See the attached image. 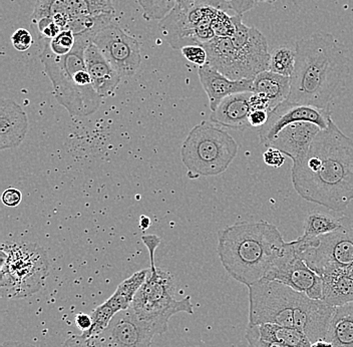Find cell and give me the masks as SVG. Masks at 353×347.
Segmentation results:
<instances>
[{"mask_svg": "<svg viewBox=\"0 0 353 347\" xmlns=\"http://www.w3.org/2000/svg\"><path fill=\"white\" fill-rule=\"evenodd\" d=\"M298 195L308 202L343 212L353 200V141L332 119L291 168Z\"/></svg>", "mask_w": 353, "mask_h": 347, "instance_id": "obj_1", "label": "cell"}, {"mask_svg": "<svg viewBox=\"0 0 353 347\" xmlns=\"http://www.w3.org/2000/svg\"><path fill=\"white\" fill-rule=\"evenodd\" d=\"M288 103L330 112V103L344 90L350 61L333 35L315 32L297 41Z\"/></svg>", "mask_w": 353, "mask_h": 347, "instance_id": "obj_2", "label": "cell"}, {"mask_svg": "<svg viewBox=\"0 0 353 347\" xmlns=\"http://www.w3.org/2000/svg\"><path fill=\"white\" fill-rule=\"evenodd\" d=\"M286 242L266 221L238 222L218 232V255L227 273L247 287L265 278Z\"/></svg>", "mask_w": 353, "mask_h": 347, "instance_id": "obj_3", "label": "cell"}, {"mask_svg": "<svg viewBox=\"0 0 353 347\" xmlns=\"http://www.w3.org/2000/svg\"><path fill=\"white\" fill-rule=\"evenodd\" d=\"M143 244L149 251L151 268L147 279L139 289L131 308L139 318L149 324L157 335L167 333L172 316L185 313L193 315L194 306L191 296L183 299L174 298V276L165 269L157 268L154 265V252L161 243L157 235H145Z\"/></svg>", "mask_w": 353, "mask_h": 347, "instance_id": "obj_4", "label": "cell"}, {"mask_svg": "<svg viewBox=\"0 0 353 347\" xmlns=\"http://www.w3.org/2000/svg\"><path fill=\"white\" fill-rule=\"evenodd\" d=\"M74 35L76 46L70 54L57 57L46 44L39 59L52 81L57 103L65 108L70 117H87L99 109L103 99L98 92H85L74 83L77 72L87 68L85 54L92 39L88 33Z\"/></svg>", "mask_w": 353, "mask_h": 347, "instance_id": "obj_5", "label": "cell"}, {"mask_svg": "<svg viewBox=\"0 0 353 347\" xmlns=\"http://www.w3.org/2000/svg\"><path fill=\"white\" fill-rule=\"evenodd\" d=\"M237 154L238 143L233 137L208 121L191 130L181 149L191 180L224 173Z\"/></svg>", "mask_w": 353, "mask_h": 347, "instance_id": "obj_6", "label": "cell"}, {"mask_svg": "<svg viewBox=\"0 0 353 347\" xmlns=\"http://www.w3.org/2000/svg\"><path fill=\"white\" fill-rule=\"evenodd\" d=\"M48 257L32 243L2 245L1 293L6 297H26L37 293L48 274Z\"/></svg>", "mask_w": 353, "mask_h": 347, "instance_id": "obj_7", "label": "cell"}, {"mask_svg": "<svg viewBox=\"0 0 353 347\" xmlns=\"http://www.w3.org/2000/svg\"><path fill=\"white\" fill-rule=\"evenodd\" d=\"M249 289V324L294 327L295 310L302 293L276 280L262 278Z\"/></svg>", "mask_w": 353, "mask_h": 347, "instance_id": "obj_8", "label": "cell"}, {"mask_svg": "<svg viewBox=\"0 0 353 347\" xmlns=\"http://www.w3.org/2000/svg\"><path fill=\"white\" fill-rule=\"evenodd\" d=\"M294 241L302 259L321 276L328 269L353 262V219L342 216L341 225L334 231L312 240Z\"/></svg>", "mask_w": 353, "mask_h": 347, "instance_id": "obj_9", "label": "cell"}, {"mask_svg": "<svg viewBox=\"0 0 353 347\" xmlns=\"http://www.w3.org/2000/svg\"><path fill=\"white\" fill-rule=\"evenodd\" d=\"M218 10H229L224 0H194L178 2L174 10L159 23V30L174 50L188 46H200L197 28L206 19H212Z\"/></svg>", "mask_w": 353, "mask_h": 347, "instance_id": "obj_10", "label": "cell"}, {"mask_svg": "<svg viewBox=\"0 0 353 347\" xmlns=\"http://www.w3.org/2000/svg\"><path fill=\"white\" fill-rule=\"evenodd\" d=\"M265 278L283 283L313 299L322 300V277L302 259L294 241L286 242Z\"/></svg>", "mask_w": 353, "mask_h": 347, "instance_id": "obj_11", "label": "cell"}, {"mask_svg": "<svg viewBox=\"0 0 353 347\" xmlns=\"http://www.w3.org/2000/svg\"><path fill=\"white\" fill-rule=\"evenodd\" d=\"M92 43L98 46L121 79L138 72L142 63L140 43L119 26L112 23L105 26L92 37Z\"/></svg>", "mask_w": 353, "mask_h": 347, "instance_id": "obj_12", "label": "cell"}, {"mask_svg": "<svg viewBox=\"0 0 353 347\" xmlns=\"http://www.w3.org/2000/svg\"><path fill=\"white\" fill-rule=\"evenodd\" d=\"M243 15H234L236 30L230 37L237 52L245 79H253L260 72L269 70V54L266 37L257 28H249L242 21Z\"/></svg>", "mask_w": 353, "mask_h": 347, "instance_id": "obj_13", "label": "cell"}, {"mask_svg": "<svg viewBox=\"0 0 353 347\" xmlns=\"http://www.w3.org/2000/svg\"><path fill=\"white\" fill-rule=\"evenodd\" d=\"M156 331L131 307L112 317L109 326L97 335L101 347H152Z\"/></svg>", "mask_w": 353, "mask_h": 347, "instance_id": "obj_14", "label": "cell"}, {"mask_svg": "<svg viewBox=\"0 0 353 347\" xmlns=\"http://www.w3.org/2000/svg\"><path fill=\"white\" fill-rule=\"evenodd\" d=\"M330 119L331 112L328 110L283 101L269 112L268 121L263 127L260 128V143L267 147L280 130L298 121H307L319 126L321 130L326 129Z\"/></svg>", "mask_w": 353, "mask_h": 347, "instance_id": "obj_15", "label": "cell"}, {"mask_svg": "<svg viewBox=\"0 0 353 347\" xmlns=\"http://www.w3.org/2000/svg\"><path fill=\"white\" fill-rule=\"evenodd\" d=\"M149 272L150 269H143L123 280L109 299L92 311L90 315L92 318V328L88 333H83V337H92L101 335L109 326L117 313L129 309L139 289L147 279Z\"/></svg>", "mask_w": 353, "mask_h": 347, "instance_id": "obj_16", "label": "cell"}, {"mask_svg": "<svg viewBox=\"0 0 353 347\" xmlns=\"http://www.w3.org/2000/svg\"><path fill=\"white\" fill-rule=\"evenodd\" d=\"M320 130L319 126L307 121L290 123L280 130L267 147L279 150L294 163L308 152Z\"/></svg>", "mask_w": 353, "mask_h": 347, "instance_id": "obj_17", "label": "cell"}, {"mask_svg": "<svg viewBox=\"0 0 353 347\" xmlns=\"http://www.w3.org/2000/svg\"><path fill=\"white\" fill-rule=\"evenodd\" d=\"M198 76L201 85L208 97L212 112L217 109L221 101L227 97L239 92H252L253 79L233 81L221 74L209 63L199 66Z\"/></svg>", "mask_w": 353, "mask_h": 347, "instance_id": "obj_18", "label": "cell"}, {"mask_svg": "<svg viewBox=\"0 0 353 347\" xmlns=\"http://www.w3.org/2000/svg\"><path fill=\"white\" fill-rule=\"evenodd\" d=\"M28 119L26 112L12 99H2L0 105V150L19 147L26 139Z\"/></svg>", "mask_w": 353, "mask_h": 347, "instance_id": "obj_19", "label": "cell"}, {"mask_svg": "<svg viewBox=\"0 0 353 347\" xmlns=\"http://www.w3.org/2000/svg\"><path fill=\"white\" fill-rule=\"evenodd\" d=\"M252 92H239L227 97L217 109L212 112L210 121L216 125L233 130H246L250 127L249 116L252 112L250 99Z\"/></svg>", "mask_w": 353, "mask_h": 347, "instance_id": "obj_20", "label": "cell"}, {"mask_svg": "<svg viewBox=\"0 0 353 347\" xmlns=\"http://www.w3.org/2000/svg\"><path fill=\"white\" fill-rule=\"evenodd\" d=\"M85 66L92 79V87L101 99L114 94L121 77L96 44L90 43L85 54Z\"/></svg>", "mask_w": 353, "mask_h": 347, "instance_id": "obj_21", "label": "cell"}, {"mask_svg": "<svg viewBox=\"0 0 353 347\" xmlns=\"http://www.w3.org/2000/svg\"><path fill=\"white\" fill-rule=\"evenodd\" d=\"M322 300L333 307L353 302V262L328 269L321 275Z\"/></svg>", "mask_w": 353, "mask_h": 347, "instance_id": "obj_22", "label": "cell"}, {"mask_svg": "<svg viewBox=\"0 0 353 347\" xmlns=\"http://www.w3.org/2000/svg\"><path fill=\"white\" fill-rule=\"evenodd\" d=\"M208 54V63L214 68L233 81H241L244 74L235 46L230 37H214L208 43H203Z\"/></svg>", "mask_w": 353, "mask_h": 347, "instance_id": "obj_23", "label": "cell"}, {"mask_svg": "<svg viewBox=\"0 0 353 347\" xmlns=\"http://www.w3.org/2000/svg\"><path fill=\"white\" fill-rule=\"evenodd\" d=\"M291 77L275 74L270 70L260 72L253 79L252 92L265 99L271 110L287 101L290 95Z\"/></svg>", "mask_w": 353, "mask_h": 347, "instance_id": "obj_24", "label": "cell"}, {"mask_svg": "<svg viewBox=\"0 0 353 347\" xmlns=\"http://www.w3.org/2000/svg\"><path fill=\"white\" fill-rule=\"evenodd\" d=\"M326 340L332 347H353V305L335 307Z\"/></svg>", "mask_w": 353, "mask_h": 347, "instance_id": "obj_25", "label": "cell"}, {"mask_svg": "<svg viewBox=\"0 0 353 347\" xmlns=\"http://www.w3.org/2000/svg\"><path fill=\"white\" fill-rule=\"evenodd\" d=\"M255 327L259 337L265 341L287 347L311 346V341L308 337L294 327L281 326L273 324H260Z\"/></svg>", "mask_w": 353, "mask_h": 347, "instance_id": "obj_26", "label": "cell"}, {"mask_svg": "<svg viewBox=\"0 0 353 347\" xmlns=\"http://www.w3.org/2000/svg\"><path fill=\"white\" fill-rule=\"evenodd\" d=\"M341 225V217L335 218L330 214L320 211L309 212L304 221V232L300 238L312 240L325 235L339 228Z\"/></svg>", "mask_w": 353, "mask_h": 347, "instance_id": "obj_27", "label": "cell"}, {"mask_svg": "<svg viewBox=\"0 0 353 347\" xmlns=\"http://www.w3.org/2000/svg\"><path fill=\"white\" fill-rule=\"evenodd\" d=\"M70 19L90 15H114L112 0H65Z\"/></svg>", "mask_w": 353, "mask_h": 347, "instance_id": "obj_28", "label": "cell"}, {"mask_svg": "<svg viewBox=\"0 0 353 347\" xmlns=\"http://www.w3.org/2000/svg\"><path fill=\"white\" fill-rule=\"evenodd\" d=\"M43 17H50L61 30H65L70 21L65 0H37L32 21H39Z\"/></svg>", "mask_w": 353, "mask_h": 347, "instance_id": "obj_29", "label": "cell"}, {"mask_svg": "<svg viewBox=\"0 0 353 347\" xmlns=\"http://www.w3.org/2000/svg\"><path fill=\"white\" fill-rule=\"evenodd\" d=\"M114 15H90V17L70 19L66 30H70L74 34L88 33L92 37L105 26L112 24Z\"/></svg>", "mask_w": 353, "mask_h": 347, "instance_id": "obj_30", "label": "cell"}, {"mask_svg": "<svg viewBox=\"0 0 353 347\" xmlns=\"http://www.w3.org/2000/svg\"><path fill=\"white\" fill-rule=\"evenodd\" d=\"M295 63L296 52L286 46H280L271 54L269 70L281 76L291 77L294 72Z\"/></svg>", "mask_w": 353, "mask_h": 347, "instance_id": "obj_31", "label": "cell"}, {"mask_svg": "<svg viewBox=\"0 0 353 347\" xmlns=\"http://www.w3.org/2000/svg\"><path fill=\"white\" fill-rule=\"evenodd\" d=\"M147 21H162L178 3V0H138Z\"/></svg>", "mask_w": 353, "mask_h": 347, "instance_id": "obj_32", "label": "cell"}, {"mask_svg": "<svg viewBox=\"0 0 353 347\" xmlns=\"http://www.w3.org/2000/svg\"><path fill=\"white\" fill-rule=\"evenodd\" d=\"M76 35L70 30H63L54 39L48 41V48L52 54L57 57H63L70 54L76 46Z\"/></svg>", "mask_w": 353, "mask_h": 347, "instance_id": "obj_33", "label": "cell"}, {"mask_svg": "<svg viewBox=\"0 0 353 347\" xmlns=\"http://www.w3.org/2000/svg\"><path fill=\"white\" fill-rule=\"evenodd\" d=\"M212 30L218 37H232L235 33L234 17H229L226 11L218 10L212 19Z\"/></svg>", "mask_w": 353, "mask_h": 347, "instance_id": "obj_34", "label": "cell"}, {"mask_svg": "<svg viewBox=\"0 0 353 347\" xmlns=\"http://www.w3.org/2000/svg\"><path fill=\"white\" fill-rule=\"evenodd\" d=\"M32 26H37L39 39H44L48 41H52V39H54L63 30L55 23L54 19H50V17H43V19H39V21H33Z\"/></svg>", "mask_w": 353, "mask_h": 347, "instance_id": "obj_35", "label": "cell"}, {"mask_svg": "<svg viewBox=\"0 0 353 347\" xmlns=\"http://www.w3.org/2000/svg\"><path fill=\"white\" fill-rule=\"evenodd\" d=\"M182 54L191 63L199 66L208 63V54L202 46H188L181 50Z\"/></svg>", "mask_w": 353, "mask_h": 347, "instance_id": "obj_36", "label": "cell"}, {"mask_svg": "<svg viewBox=\"0 0 353 347\" xmlns=\"http://www.w3.org/2000/svg\"><path fill=\"white\" fill-rule=\"evenodd\" d=\"M11 43H12L13 48L19 52H26L32 48L33 37L28 30L19 28L11 35Z\"/></svg>", "mask_w": 353, "mask_h": 347, "instance_id": "obj_37", "label": "cell"}, {"mask_svg": "<svg viewBox=\"0 0 353 347\" xmlns=\"http://www.w3.org/2000/svg\"><path fill=\"white\" fill-rule=\"evenodd\" d=\"M245 338L248 342L249 347H287L277 344H271V342H267L261 339L257 330H256L255 326L251 324H248V326H247Z\"/></svg>", "mask_w": 353, "mask_h": 347, "instance_id": "obj_38", "label": "cell"}, {"mask_svg": "<svg viewBox=\"0 0 353 347\" xmlns=\"http://www.w3.org/2000/svg\"><path fill=\"white\" fill-rule=\"evenodd\" d=\"M263 161L269 167L278 168L282 167L285 163V155L280 152L275 148L269 147L263 154Z\"/></svg>", "mask_w": 353, "mask_h": 347, "instance_id": "obj_39", "label": "cell"}, {"mask_svg": "<svg viewBox=\"0 0 353 347\" xmlns=\"http://www.w3.org/2000/svg\"><path fill=\"white\" fill-rule=\"evenodd\" d=\"M194 0H178V2H192ZM228 4L230 10H233L236 14L243 15L246 11L252 10L255 6L254 0H224Z\"/></svg>", "mask_w": 353, "mask_h": 347, "instance_id": "obj_40", "label": "cell"}, {"mask_svg": "<svg viewBox=\"0 0 353 347\" xmlns=\"http://www.w3.org/2000/svg\"><path fill=\"white\" fill-rule=\"evenodd\" d=\"M63 347H101L96 337H85L83 335L68 338Z\"/></svg>", "mask_w": 353, "mask_h": 347, "instance_id": "obj_41", "label": "cell"}, {"mask_svg": "<svg viewBox=\"0 0 353 347\" xmlns=\"http://www.w3.org/2000/svg\"><path fill=\"white\" fill-rule=\"evenodd\" d=\"M2 203L6 206L14 208L21 204L22 200V194L17 188H8L2 193Z\"/></svg>", "mask_w": 353, "mask_h": 347, "instance_id": "obj_42", "label": "cell"}, {"mask_svg": "<svg viewBox=\"0 0 353 347\" xmlns=\"http://www.w3.org/2000/svg\"><path fill=\"white\" fill-rule=\"evenodd\" d=\"M268 118L269 112L267 110H254L249 116V123H250V127L261 128L268 121Z\"/></svg>", "mask_w": 353, "mask_h": 347, "instance_id": "obj_43", "label": "cell"}, {"mask_svg": "<svg viewBox=\"0 0 353 347\" xmlns=\"http://www.w3.org/2000/svg\"><path fill=\"white\" fill-rule=\"evenodd\" d=\"M74 322L79 330L83 333H88L92 326V315H85V313H79L74 318Z\"/></svg>", "mask_w": 353, "mask_h": 347, "instance_id": "obj_44", "label": "cell"}, {"mask_svg": "<svg viewBox=\"0 0 353 347\" xmlns=\"http://www.w3.org/2000/svg\"><path fill=\"white\" fill-rule=\"evenodd\" d=\"M1 347H37L32 344H24V342L8 341L2 344Z\"/></svg>", "mask_w": 353, "mask_h": 347, "instance_id": "obj_45", "label": "cell"}, {"mask_svg": "<svg viewBox=\"0 0 353 347\" xmlns=\"http://www.w3.org/2000/svg\"><path fill=\"white\" fill-rule=\"evenodd\" d=\"M152 222L151 219L148 217V216H142L140 219V227L142 230H147L151 226Z\"/></svg>", "mask_w": 353, "mask_h": 347, "instance_id": "obj_46", "label": "cell"}, {"mask_svg": "<svg viewBox=\"0 0 353 347\" xmlns=\"http://www.w3.org/2000/svg\"><path fill=\"white\" fill-rule=\"evenodd\" d=\"M310 347H332V344L327 340L319 339L317 341L312 342Z\"/></svg>", "mask_w": 353, "mask_h": 347, "instance_id": "obj_47", "label": "cell"}, {"mask_svg": "<svg viewBox=\"0 0 353 347\" xmlns=\"http://www.w3.org/2000/svg\"><path fill=\"white\" fill-rule=\"evenodd\" d=\"M255 2H267V3H274L278 0H254Z\"/></svg>", "mask_w": 353, "mask_h": 347, "instance_id": "obj_48", "label": "cell"}]
</instances>
